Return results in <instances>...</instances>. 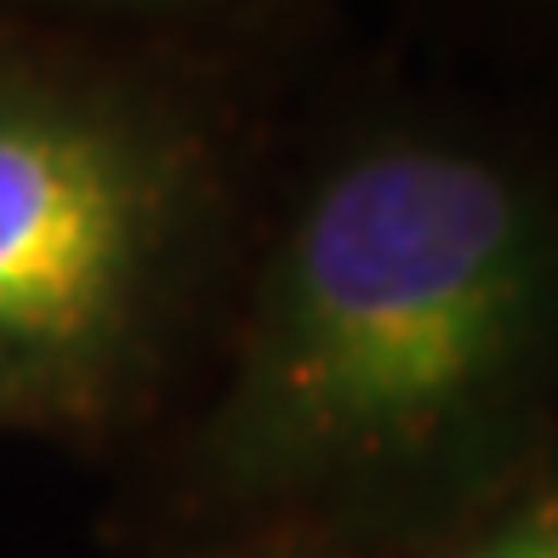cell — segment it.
I'll use <instances>...</instances> for the list:
<instances>
[{
  "mask_svg": "<svg viewBox=\"0 0 558 558\" xmlns=\"http://www.w3.org/2000/svg\"><path fill=\"white\" fill-rule=\"evenodd\" d=\"M411 7L456 40H473L501 69L558 74V0H411Z\"/></svg>",
  "mask_w": 558,
  "mask_h": 558,
  "instance_id": "cell-5",
  "label": "cell"
},
{
  "mask_svg": "<svg viewBox=\"0 0 558 558\" xmlns=\"http://www.w3.org/2000/svg\"><path fill=\"white\" fill-rule=\"evenodd\" d=\"M422 558H558V456L542 450Z\"/></svg>",
  "mask_w": 558,
  "mask_h": 558,
  "instance_id": "cell-3",
  "label": "cell"
},
{
  "mask_svg": "<svg viewBox=\"0 0 558 558\" xmlns=\"http://www.w3.org/2000/svg\"><path fill=\"white\" fill-rule=\"evenodd\" d=\"M251 155L166 46L0 23V427L97 434L240 286Z\"/></svg>",
  "mask_w": 558,
  "mask_h": 558,
  "instance_id": "cell-2",
  "label": "cell"
},
{
  "mask_svg": "<svg viewBox=\"0 0 558 558\" xmlns=\"http://www.w3.org/2000/svg\"><path fill=\"white\" fill-rule=\"evenodd\" d=\"M7 7H17V23L137 40V46H171L183 35L217 29V23H240L257 0H7Z\"/></svg>",
  "mask_w": 558,
  "mask_h": 558,
  "instance_id": "cell-4",
  "label": "cell"
},
{
  "mask_svg": "<svg viewBox=\"0 0 558 558\" xmlns=\"http://www.w3.org/2000/svg\"><path fill=\"white\" fill-rule=\"evenodd\" d=\"M268 558H348V553H331V547H286V553H268Z\"/></svg>",
  "mask_w": 558,
  "mask_h": 558,
  "instance_id": "cell-6",
  "label": "cell"
},
{
  "mask_svg": "<svg viewBox=\"0 0 558 558\" xmlns=\"http://www.w3.org/2000/svg\"><path fill=\"white\" fill-rule=\"evenodd\" d=\"M558 404V114L371 74L251 222L206 468L274 501H427L445 536Z\"/></svg>",
  "mask_w": 558,
  "mask_h": 558,
  "instance_id": "cell-1",
  "label": "cell"
}]
</instances>
